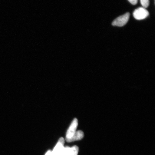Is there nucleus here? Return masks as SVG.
<instances>
[{"instance_id":"nucleus-1","label":"nucleus","mask_w":155,"mask_h":155,"mask_svg":"<svg viewBox=\"0 0 155 155\" xmlns=\"http://www.w3.org/2000/svg\"><path fill=\"white\" fill-rule=\"evenodd\" d=\"M130 14L129 13L121 15L116 18L112 23L114 26L123 27L127 24L129 20Z\"/></svg>"},{"instance_id":"nucleus-2","label":"nucleus","mask_w":155,"mask_h":155,"mask_svg":"<svg viewBox=\"0 0 155 155\" xmlns=\"http://www.w3.org/2000/svg\"><path fill=\"white\" fill-rule=\"evenodd\" d=\"M149 13L147 10L143 7H140L135 9L133 12V16L137 20H140L146 18Z\"/></svg>"},{"instance_id":"nucleus-3","label":"nucleus","mask_w":155,"mask_h":155,"mask_svg":"<svg viewBox=\"0 0 155 155\" xmlns=\"http://www.w3.org/2000/svg\"><path fill=\"white\" fill-rule=\"evenodd\" d=\"M78 125V121L76 118H75L68 130L66 136V139L70 138L72 136L76 131Z\"/></svg>"},{"instance_id":"nucleus-4","label":"nucleus","mask_w":155,"mask_h":155,"mask_svg":"<svg viewBox=\"0 0 155 155\" xmlns=\"http://www.w3.org/2000/svg\"><path fill=\"white\" fill-rule=\"evenodd\" d=\"M64 139L63 137L60 138L53 151L51 152L52 155H60L64 148Z\"/></svg>"},{"instance_id":"nucleus-5","label":"nucleus","mask_w":155,"mask_h":155,"mask_svg":"<svg viewBox=\"0 0 155 155\" xmlns=\"http://www.w3.org/2000/svg\"><path fill=\"white\" fill-rule=\"evenodd\" d=\"M84 137V134L81 130L76 131L72 137L66 139L67 142L71 143L75 141L81 140Z\"/></svg>"},{"instance_id":"nucleus-6","label":"nucleus","mask_w":155,"mask_h":155,"mask_svg":"<svg viewBox=\"0 0 155 155\" xmlns=\"http://www.w3.org/2000/svg\"><path fill=\"white\" fill-rule=\"evenodd\" d=\"M78 147L75 145L70 148L69 155H78Z\"/></svg>"},{"instance_id":"nucleus-7","label":"nucleus","mask_w":155,"mask_h":155,"mask_svg":"<svg viewBox=\"0 0 155 155\" xmlns=\"http://www.w3.org/2000/svg\"><path fill=\"white\" fill-rule=\"evenodd\" d=\"M70 148L69 147H66L64 148L60 155H69Z\"/></svg>"},{"instance_id":"nucleus-8","label":"nucleus","mask_w":155,"mask_h":155,"mask_svg":"<svg viewBox=\"0 0 155 155\" xmlns=\"http://www.w3.org/2000/svg\"><path fill=\"white\" fill-rule=\"evenodd\" d=\"M140 1L143 7L145 8L148 7L149 4H150L149 0H140Z\"/></svg>"},{"instance_id":"nucleus-9","label":"nucleus","mask_w":155,"mask_h":155,"mask_svg":"<svg viewBox=\"0 0 155 155\" xmlns=\"http://www.w3.org/2000/svg\"><path fill=\"white\" fill-rule=\"evenodd\" d=\"M130 3L133 5H136L138 0H128Z\"/></svg>"},{"instance_id":"nucleus-10","label":"nucleus","mask_w":155,"mask_h":155,"mask_svg":"<svg viewBox=\"0 0 155 155\" xmlns=\"http://www.w3.org/2000/svg\"><path fill=\"white\" fill-rule=\"evenodd\" d=\"M45 155H52L51 151L50 150L48 151Z\"/></svg>"}]
</instances>
